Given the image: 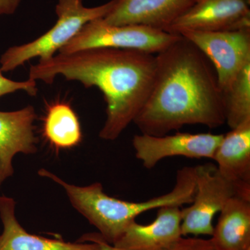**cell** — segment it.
<instances>
[{
	"mask_svg": "<svg viewBox=\"0 0 250 250\" xmlns=\"http://www.w3.org/2000/svg\"><path fill=\"white\" fill-rule=\"evenodd\" d=\"M156 59L152 91L134 121L141 134L161 136L185 125L226 124L216 72L196 46L181 36Z\"/></svg>",
	"mask_w": 250,
	"mask_h": 250,
	"instance_id": "1",
	"label": "cell"
},
{
	"mask_svg": "<svg viewBox=\"0 0 250 250\" xmlns=\"http://www.w3.org/2000/svg\"><path fill=\"white\" fill-rule=\"evenodd\" d=\"M154 54L132 49L100 47L59 54L31 65L30 80L52 83L58 75L96 87L106 104V118L99 136L115 141L141 111L152 91Z\"/></svg>",
	"mask_w": 250,
	"mask_h": 250,
	"instance_id": "2",
	"label": "cell"
},
{
	"mask_svg": "<svg viewBox=\"0 0 250 250\" xmlns=\"http://www.w3.org/2000/svg\"><path fill=\"white\" fill-rule=\"evenodd\" d=\"M41 177L52 179L63 188L72 207L98 229L106 242L113 245L139 215L166 206L181 207L192 203L195 192V167L186 166L177 171L172 190L143 202H129L109 196L101 184L78 187L67 183L52 172L41 169Z\"/></svg>",
	"mask_w": 250,
	"mask_h": 250,
	"instance_id": "3",
	"label": "cell"
},
{
	"mask_svg": "<svg viewBox=\"0 0 250 250\" xmlns=\"http://www.w3.org/2000/svg\"><path fill=\"white\" fill-rule=\"evenodd\" d=\"M116 1L111 0L106 4L88 8L83 6L82 0H59L56 6L58 17L56 24L36 40L8 49L0 59V71L14 70L35 57L40 59L39 62L52 58L87 23L107 16Z\"/></svg>",
	"mask_w": 250,
	"mask_h": 250,
	"instance_id": "4",
	"label": "cell"
},
{
	"mask_svg": "<svg viewBox=\"0 0 250 250\" xmlns=\"http://www.w3.org/2000/svg\"><path fill=\"white\" fill-rule=\"evenodd\" d=\"M180 37L179 34L142 24L111 25L100 18L87 23L59 52L70 54L83 49L108 47L157 54Z\"/></svg>",
	"mask_w": 250,
	"mask_h": 250,
	"instance_id": "5",
	"label": "cell"
},
{
	"mask_svg": "<svg viewBox=\"0 0 250 250\" xmlns=\"http://www.w3.org/2000/svg\"><path fill=\"white\" fill-rule=\"evenodd\" d=\"M195 167V195L192 203L182 209V234L211 236L215 215L230 198L236 196V191L216 166L208 163Z\"/></svg>",
	"mask_w": 250,
	"mask_h": 250,
	"instance_id": "6",
	"label": "cell"
},
{
	"mask_svg": "<svg viewBox=\"0 0 250 250\" xmlns=\"http://www.w3.org/2000/svg\"><path fill=\"white\" fill-rule=\"evenodd\" d=\"M185 38L205 54L216 72L222 92L250 62V29L235 31H182Z\"/></svg>",
	"mask_w": 250,
	"mask_h": 250,
	"instance_id": "7",
	"label": "cell"
},
{
	"mask_svg": "<svg viewBox=\"0 0 250 250\" xmlns=\"http://www.w3.org/2000/svg\"><path fill=\"white\" fill-rule=\"evenodd\" d=\"M223 136L210 133H177L161 136L141 134L135 135L132 145L136 159L150 170L163 159L174 156L213 160Z\"/></svg>",
	"mask_w": 250,
	"mask_h": 250,
	"instance_id": "8",
	"label": "cell"
},
{
	"mask_svg": "<svg viewBox=\"0 0 250 250\" xmlns=\"http://www.w3.org/2000/svg\"><path fill=\"white\" fill-rule=\"evenodd\" d=\"M250 29L249 0H197L166 29L222 31Z\"/></svg>",
	"mask_w": 250,
	"mask_h": 250,
	"instance_id": "9",
	"label": "cell"
},
{
	"mask_svg": "<svg viewBox=\"0 0 250 250\" xmlns=\"http://www.w3.org/2000/svg\"><path fill=\"white\" fill-rule=\"evenodd\" d=\"M16 202L11 197H0V218L3 232L0 234V250H101L98 233H89L77 243L52 239L28 233L18 221Z\"/></svg>",
	"mask_w": 250,
	"mask_h": 250,
	"instance_id": "10",
	"label": "cell"
},
{
	"mask_svg": "<svg viewBox=\"0 0 250 250\" xmlns=\"http://www.w3.org/2000/svg\"><path fill=\"white\" fill-rule=\"evenodd\" d=\"M213 160L236 196L250 201V118L224 134Z\"/></svg>",
	"mask_w": 250,
	"mask_h": 250,
	"instance_id": "11",
	"label": "cell"
},
{
	"mask_svg": "<svg viewBox=\"0 0 250 250\" xmlns=\"http://www.w3.org/2000/svg\"><path fill=\"white\" fill-rule=\"evenodd\" d=\"M36 118L35 109L30 105L18 111H0V187L14 173L13 159L16 154L37 152Z\"/></svg>",
	"mask_w": 250,
	"mask_h": 250,
	"instance_id": "12",
	"label": "cell"
},
{
	"mask_svg": "<svg viewBox=\"0 0 250 250\" xmlns=\"http://www.w3.org/2000/svg\"><path fill=\"white\" fill-rule=\"evenodd\" d=\"M181 225V207H161L154 221L147 225L133 222L113 246L126 250H165L183 237Z\"/></svg>",
	"mask_w": 250,
	"mask_h": 250,
	"instance_id": "13",
	"label": "cell"
},
{
	"mask_svg": "<svg viewBox=\"0 0 250 250\" xmlns=\"http://www.w3.org/2000/svg\"><path fill=\"white\" fill-rule=\"evenodd\" d=\"M197 0H117L103 18L111 25L142 24L165 30Z\"/></svg>",
	"mask_w": 250,
	"mask_h": 250,
	"instance_id": "14",
	"label": "cell"
},
{
	"mask_svg": "<svg viewBox=\"0 0 250 250\" xmlns=\"http://www.w3.org/2000/svg\"><path fill=\"white\" fill-rule=\"evenodd\" d=\"M210 241L217 250H250V201L230 198L220 212Z\"/></svg>",
	"mask_w": 250,
	"mask_h": 250,
	"instance_id": "15",
	"label": "cell"
},
{
	"mask_svg": "<svg viewBox=\"0 0 250 250\" xmlns=\"http://www.w3.org/2000/svg\"><path fill=\"white\" fill-rule=\"evenodd\" d=\"M42 135L57 150L76 147L82 141L78 116L68 103L58 102L47 106Z\"/></svg>",
	"mask_w": 250,
	"mask_h": 250,
	"instance_id": "16",
	"label": "cell"
},
{
	"mask_svg": "<svg viewBox=\"0 0 250 250\" xmlns=\"http://www.w3.org/2000/svg\"><path fill=\"white\" fill-rule=\"evenodd\" d=\"M226 124L231 129L250 118V62L223 91Z\"/></svg>",
	"mask_w": 250,
	"mask_h": 250,
	"instance_id": "17",
	"label": "cell"
},
{
	"mask_svg": "<svg viewBox=\"0 0 250 250\" xmlns=\"http://www.w3.org/2000/svg\"><path fill=\"white\" fill-rule=\"evenodd\" d=\"M18 90H24L29 95L35 96L38 91L36 81L29 79L24 82H16L6 78L0 71V98Z\"/></svg>",
	"mask_w": 250,
	"mask_h": 250,
	"instance_id": "18",
	"label": "cell"
},
{
	"mask_svg": "<svg viewBox=\"0 0 250 250\" xmlns=\"http://www.w3.org/2000/svg\"><path fill=\"white\" fill-rule=\"evenodd\" d=\"M165 250H217L210 239L197 237H182L173 246Z\"/></svg>",
	"mask_w": 250,
	"mask_h": 250,
	"instance_id": "19",
	"label": "cell"
},
{
	"mask_svg": "<svg viewBox=\"0 0 250 250\" xmlns=\"http://www.w3.org/2000/svg\"><path fill=\"white\" fill-rule=\"evenodd\" d=\"M21 0H0V15L14 14Z\"/></svg>",
	"mask_w": 250,
	"mask_h": 250,
	"instance_id": "20",
	"label": "cell"
},
{
	"mask_svg": "<svg viewBox=\"0 0 250 250\" xmlns=\"http://www.w3.org/2000/svg\"><path fill=\"white\" fill-rule=\"evenodd\" d=\"M98 238L99 242H100V244H101V250H126L117 248V247L110 244V243H108V242H106L100 233H98Z\"/></svg>",
	"mask_w": 250,
	"mask_h": 250,
	"instance_id": "21",
	"label": "cell"
}]
</instances>
